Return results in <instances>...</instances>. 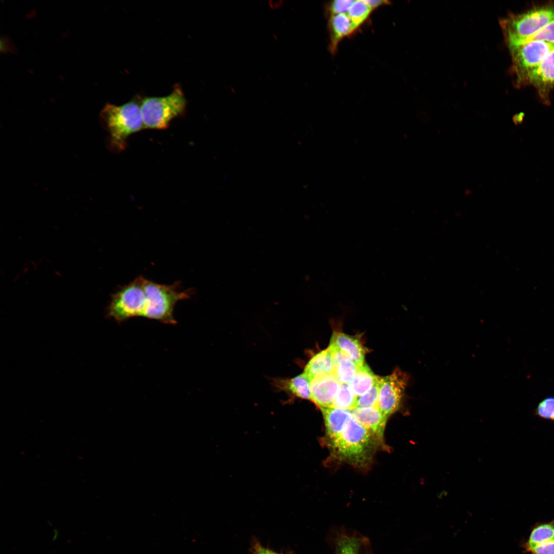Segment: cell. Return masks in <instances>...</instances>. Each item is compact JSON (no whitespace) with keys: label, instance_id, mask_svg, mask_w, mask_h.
<instances>
[{"label":"cell","instance_id":"cell-1","mask_svg":"<svg viewBox=\"0 0 554 554\" xmlns=\"http://www.w3.org/2000/svg\"><path fill=\"white\" fill-rule=\"evenodd\" d=\"M191 293L190 289L181 290L179 283L160 284L138 276L112 296L107 316L118 322L142 316L175 324L176 304L189 299Z\"/></svg>","mask_w":554,"mask_h":554},{"label":"cell","instance_id":"cell-2","mask_svg":"<svg viewBox=\"0 0 554 554\" xmlns=\"http://www.w3.org/2000/svg\"><path fill=\"white\" fill-rule=\"evenodd\" d=\"M100 117L108 134L107 147L114 152L125 150L129 137L145 129L140 104L135 101H131L121 106L107 104L103 109Z\"/></svg>","mask_w":554,"mask_h":554},{"label":"cell","instance_id":"cell-3","mask_svg":"<svg viewBox=\"0 0 554 554\" xmlns=\"http://www.w3.org/2000/svg\"><path fill=\"white\" fill-rule=\"evenodd\" d=\"M186 104L179 84L174 86L172 91L167 96L144 98L140 107L145 128L157 130L167 128L172 120L184 115Z\"/></svg>","mask_w":554,"mask_h":554},{"label":"cell","instance_id":"cell-4","mask_svg":"<svg viewBox=\"0 0 554 554\" xmlns=\"http://www.w3.org/2000/svg\"><path fill=\"white\" fill-rule=\"evenodd\" d=\"M372 438L370 432L352 414L341 433L330 443L339 457L354 464L362 465L369 458Z\"/></svg>","mask_w":554,"mask_h":554},{"label":"cell","instance_id":"cell-5","mask_svg":"<svg viewBox=\"0 0 554 554\" xmlns=\"http://www.w3.org/2000/svg\"><path fill=\"white\" fill-rule=\"evenodd\" d=\"M554 18V4L533 8L501 21L508 48L534 35Z\"/></svg>","mask_w":554,"mask_h":554},{"label":"cell","instance_id":"cell-6","mask_svg":"<svg viewBox=\"0 0 554 554\" xmlns=\"http://www.w3.org/2000/svg\"><path fill=\"white\" fill-rule=\"evenodd\" d=\"M553 48L554 45L541 41H531L509 48L517 82L525 83L528 75Z\"/></svg>","mask_w":554,"mask_h":554},{"label":"cell","instance_id":"cell-7","mask_svg":"<svg viewBox=\"0 0 554 554\" xmlns=\"http://www.w3.org/2000/svg\"><path fill=\"white\" fill-rule=\"evenodd\" d=\"M407 381L406 374L399 369L390 375L379 378L378 408L387 417L399 408Z\"/></svg>","mask_w":554,"mask_h":554},{"label":"cell","instance_id":"cell-8","mask_svg":"<svg viewBox=\"0 0 554 554\" xmlns=\"http://www.w3.org/2000/svg\"><path fill=\"white\" fill-rule=\"evenodd\" d=\"M525 83L533 85L544 104L549 105V93L554 88V48L528 75Z\"/></svg>","mask_w":554,"mask_h":554},{"label":"cell","instance_id":"cell-9","mask_svg":"<svg viewBox=\"0 0 554 554\" xmlns=\"http://www.w3.org/2000/svg\"><path fill=\"white\" fill-rule=\"evenodd\" d=\"M340 383L333 374L318 377L310 382L311 401L320 407H330Z\"/></svg>","mask_w":554,"mask_h":554},{"label":"cell","instance_id":"cell-10","mask_svg":"<svg viewBox=\"0 0 554 554\" xmlns=\"http://www.w3.org/2000/svg\"><path fill=\"white\" fill-rule=\"evenodd\" d=\"M355 419L371 433L381 441L387 417L376 407L355 408L351 411Z\"/></svg>","mask_w":554,"mask_h":554},{"label":"cell","instance_id":"cell-11","mask_svg":"<svg viewBox=\"0 0 554 554\" xmlns=\"http://www.w3.org/2000/svg\"><path fill=\"white\" fill-rule=\"evenodd\" d=\"M330 344L347 354L358 366L365 363V349L356 338L341 332H334Z\"/></svg>","mask_w":554,"mask_h":554},{"label":"cell","instance_id":"cell-12","mask_svg":"<svg viewBox=\"0 0 554 554\" xmlns=\"http://www.w3.org/2000/svg\"><path fill=\"white\" fill-rule=\"evenodd\" d=\"M333 359V373L340 384H349L353 379L358 365L345 353L330 344Z\"/></svg>","mask_w":554,"mask_h":554},{"label":"cell","instance_id":"cell-13","mask_svg":"<svg viewBox=\"0 0 554 554\" xmlns=\"http://www.w3.org/2000/svg\"><path fill=\"white\" fill-rule=\"evenodd\" d=\"M310 379L303 373L292 378H279L274 380V386L278 390L284 391L292 397L311 401Z\"/></svg>","mask_w":554,"mask_h":554},{"label":"cell","instance_id":"cell-14","mask_svg":"<svg viewBox=\"0 0 554 554\" xmlns=\"http://www.w3.org/2000/svg\"><path fill=\"white\" fill-rule=\"evenodd\" d=\"M320 409L324 419L326 434L330 441L341 433L352 413L350 410L331 407Z\"/></svg>","mask_w":554,"mask_h":554},{"label":"cell","instance_id":"cell-15","mask_svg":"<svg viewBox=\"0 0 554 554\" xmlns=\"http://www.w3.org/2000/svg\"><path fill=\"white\" fill-rule=\"evenodd\" d=\"M329 28L330 35V50L332 53L335 52L341 40L357 28L347 13L330 15Z\"/></svg>","mask_w":554,"mask_h":554},{"label":"cell","instance_id":"cell-16","mask_svg":"<svg viewBox=\"0 0 554 554\" xmlns=\"http://www.w3.org/2000/svg\"><path fill=\"white\" fill-rule=\"evenodd\" d=\"M312 379L333 373V362L329 347L313 355L306 364L304 372Z\"/></svg>","mask_w":554,"mask_h":554},{"label":"cell","instance_id":"cell-17","mask_svg":"<svg viewBox=\"0 0 554 554\" xmlns=\"http://www.w3.org/2000/svg\"><path fill=\"white\" fill-rule=\"evenodd\" d=\"M379 378L366 364L358 366L356 374L349 383V387L353 394L358 397L367 392L377 382Z\"/></svg>","mask_w":554,"mask_h":554},{"label":"cell","instance_id":"cell-18","mask_svg":"<svg viewBox=\"0 0 554 554\" xmlns=\"http://www.w3.org/2000/svg\"><path fill=\"white\" fill-rule=\"evenodd\" d=\"M554 540V520L538 525L531 531L525 544L526 550L540 543Z\"/></svg>","mask_w":554,"mask_h":554},{"label":"cell","instance_id":"cell-19","mask_svg":"<svg viewBox=\"0 0 554 554\" xmlns=\"http://www.w3.org/2000/svg\"><path fill=\"white\" fill-rule=\"evenodd\" d=\"M356 401L349 384H341L331 407L351 411L356 408Z\"/></svg>","mask_w":554,"mask_h":554},{"label":"cell","instance_id":"cell-20","mask_svg":"<svg viewBox=\"0 0 554 554\" xmlns=\"http://www.w3.org/2000/svg\"><path fill=\"white\" fill-rule=\"evenodd\" d=\"M371 11L363 1H354L347 13L358 28L367 19Z\"/></svg>","mask_w":554,"mask_h":554},{"label":"cell","instance_id":"cell-21","mask_svg":"<svg viewBox=\"0 0 554 554\" xmlns=\"http://www.w3.org/2000/svg\"><path fill=\"white\" fill-rule=\"evenodd\" d=\"M361 543L360 538L341 536L337 542V554H359Z\"/></svg>","mask_w":554,"mask_h":554},{"label":"cell","instance_id":"cell-22","mask_svg":"<svg viewBox=\"0 0 554 554\" xmlns=\"http://www.w3.org/2000/svg\"><path fill=\"white\" fill-rule=\"evenodd\" d=\"M379 400V378L375 384L367 392L357 397L356 408H378Z\"/></svg>","mask_w":554,"mask_h":554},{"label":"cell","instance_id":"cell-23","mask_svg":"<svg viewBox=\"0 0 554 554\" xmlns=\"http://www.w3.org/2000/svg\"><path fill=\"white\" fill-rule=\"evenodd\" d=\"M531 41H541L554 45V18L534 35L520 42L511 48Z\"/></svg>","mask_w":554,"mask_h":554},{"label":"cell","instance_id":"cell-24","mask_svg":"<svg viewBox=\"0 0 554 554\" xmlns=\"http://www.w3.org/2000/svg\"><path fill=\"white\" fill-rule=\"evenodd\" d=\"M538 413L542 418L554 420V398H549L542 401L538 406Z\"/></svg>","mask_w":554,"mask_h":554},{"label":"cell","instance_id":"cell-25","mask_svg":"<svg viewBox=\"0 0 554 554\" xmlns=\"http://www.w3.org/2000/svg\"><path fill=\"white\" fill-rule=\"evenodd\" d=\"M354 1L336 0L331 2L329 6L330 15L347 13Z\"/></svg>","mask_w":554,"mask_h":554},{"label":"cell","instance_id":"cell-26","mask_svg":"<svg viewBox=\"0 0 554 554\" xmlns=\"http://www.w3.org/2000/svg\"><path fill=\"white\" fill-rule=\"evenodd\" d=\"M250 551L252 554H291L285 552H277L263 545L257 539L253 538L250 543Z\"/></svg>","mask_w":554,"mask_h":554},{"label":"cell","instance_id":"cell-27","mask_svg":"<svg viewBox=\"0 0 554 554\" xmlns=\"http://www.w3.org/2000/svg\"><path fill=\"white\" fill-rule=\"evenodd\" d=\"M527 551L532 554H554V540L540 543Z\"/></svg>","mask_w":554,"mask_h":554},{"label":"cell","instance_id":"cell-28","mask_svg":"<svg viewBox=\"0 0 554 554\" xmlns=\"http://www.w3.org/2000/svg\"><path fill=\"white\" fill-rule=\"evenodd\" d=\"M363 1L372 10L382 5L389 4L388 1L382 0H364Z\"/></svg>","mask_w":554,"mask_h":554},{"label":"cell","instance_id":"cell-29","mask_svg":"<svg viewBox=\"0 0 554 554\" xmlns=\"http://www.w3.org/2000/svg\"><path fill=\"white\" fill-rule=\"evenodd\" d=\"M523 121V115L522 114H518L515 116L513 118V122L516 125H518L522 124Z\"/></svg>","mask_w":554,"mask_h":554}]
</instances>
